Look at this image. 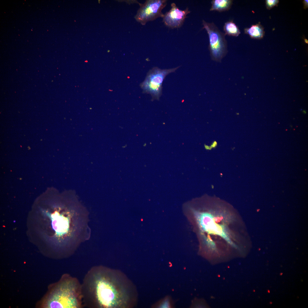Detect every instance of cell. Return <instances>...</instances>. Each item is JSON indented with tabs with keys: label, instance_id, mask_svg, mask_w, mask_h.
I'll list each match as a JSON object with an SVG mask.
<instances>
[{
	"label": "cell",
	"instance_id": "6da1fadb",
	"mask_svg": "<svg viewBox=\"0 0 308 308\" xmlns=\"http://www.w3.org/2000/svg\"><path fill=\"white\" fill-rule=\"evenodd\" d=\"M83 303L90 308H131L137 305V288L123 272L102 266L92 267L82 283Z\"/></svg>",
	"mask_w": 308,
	"mask_h": 308
},
{
	"label": "cell",
	"instance_id": "7a4b0ae2",
	"mask_svg": "<svg viewBox=\"0 0 308 308\" xmlns=\"http://www.w3.org/2000/svg\"><path fill=\"white\" fill-rule=\"evenodd\" d=\"M39 218L42 235L44 234L45 239L54 249L61 252L64 257L71 256L82 243L90 237L89 214L85 211H46L40 214Z\"/></svg>",
	"mask_w": 308,
	"mask_h": 308
},
{
	"label": "cell",
	"instance_id": "3957f363",
	"mask_svg": "<svg viewBox=\"0 0 308 308\" xmlns=\"http://www.w3.org/2000/svg\"><path fill=\"white\" fill-rule=\"evenodd\" d=\"M45 305L51 308L84 307L82 283L77 278L65 274L51 286Z\"/></svg>",
	"mask_w": 308,
	"mask_h": 308
},
{
	"label": "cell",
	"instance_id": "277c9868",
	"mask_svg": "<svg viewBox=\"0 0 308 308\" xmlns=\"http://www.w3.org/2000/svg\"><path fill=\"white\" fill-rule=\"evenodd\" d=\"M203 28L206 31L209 38L208 46L212 59L220 62L227 52V43L224 33L213 22L202 20Z\"/></svg>",
	"mask_w": 308,
	"mask_h": 308
},
{
	"label": "cell",
	"instance_id": "5b68a950",
	"mask_svg": "<svg viewBox=\"0 0 308 308\" xmlns=\"http://www.w3.org/2000/svg\"><path fill=\"white\" fill-rule=\"evenodd\" d=\"M179 67L161 69L154 67L148 72L141 86L143 92L150 94L153 99L159 100L162 93V83L166 76L175 72Z\"/></svg>",
	"mask_w": 308,
	"mask_h": 308
},
{
	"label": "cell",
	"instance_id": "8992f818",
	"mask_svg": "<svg viewBox=\"0 0 308 308\" xmlns=\"http://www.w3.org/2000/svg\"><path fill=\"white\" fill-rule=\"evenodd\" d=\"M196 217L199 226L203 231L208 234L218 236L228 244L236 248V245L230 238L228 231L224 225L219 224L218 218L213 214L207 212H196Z\"/></svg>",
	"mask_w": 308,
	"mask_h": 308
},
{
	"label": "cell",
	"instance_id": "52a82bcc",
	"mask_svg": "<svg viewBox=\"0 0 308 308\" xmlns=\"http://www.w3.org/2000/svg\"><path fill=\"white\" fill-rule=\"evenodd\" d=\"M167 4L166 0H148L140 7L135 16V20L144 25L148 22L159 17L163 18L164 14L162 11Z\"/></svg>",
	"mask_w": 308,
	"mask_h": 308
},
{
	"label": "cell",
	"instance_id": "ba28073f",
	"mask_svg": "<svg viewBox=\"0 0 308 308\" xmlns=\"http://www.w3.org/2000/svg\"><path fill=\"white\" fill-rule=\"evenodd\" d=\"M190 13L188 8L183 10L179 9L175 3L171 4V8L163 17V21L167 27L172 29L179 28L183 25L187 15Z\"/></svg>",
	"mask_w": 308,
	"mask_h": 308
},
{
	"label": "cell",
	"instance_id": "9c48e42d",
	"mask_svg": "<svg viewBox=\"0 0 308 308\" xmlns=\"http://www.w3.org/2000/svg\"><path fill=\"white\" fill-rule=\"evenodd\" d=\"M232 0H213L211 2L210 11H216L220 12L229 10L232 4Z\"/></svg>",
	"mask_w": 308,
	"mask_h": 308
},
{
	"label": "cell",
	"instance_id": "30bf717a",
	"mask_svg": "<svg viewBox=\"0 0 308 308\" xmlns=\"http://www.w3.org/2000/svg\"><path fill=\"white\" fill-rule=\"evenodd\" d=\"M244 32L251 38L257 39L262 38L264 33V28L260 23L252 25L249 28H245Z\"/></svg>",
	"mask_w": 308,
	"mask_h": 308
},
{
	"label": "cell",
	"instance_id": "8fae6325",
	"mask_svg": "<svg viewBox=\"0 0 308 308\" xmlns=\"http://www.w3.org/2000/svg\"><path fill=\"white\" fill-rule=\"evenodd\" d=\"M223 29L225 35H227L237 37L241 33L238 27L233 20H230L225 22L223 26Z\"/></svg>",
	"mask_w": 308,
	"mask_h": 308
},
{
	"label": "cell",
	"instance_id": "7c38bea8",
	"mask_svg": "<svg viewBox=\"0 0 308 308\" xmlns=\"http://www.w3.org/2000/svg\"><path fill=\"white\" fill-rule=\"evenodd\" d=\"M154 307L157 308H171L172 307L171 300L169 297L165 298L157 303Z\"/></svg>",
	"mask_w": 308,
	"mask_h": 308
},
{
	"label": "cell",
	"instance_id": "4fadbf2b",
	"mask_svg": "<svg viewBox=\"0 0 308 308\" xmlns=\"http://www.w3.org/2000/svg\"><path fill=\"white\" fill-rule=\"evenodd\" d=\"M279 2L277 0H267L266 1V5L267 9H270L276 5Z\"/></svg>",
	"mask_w": 308,
	"mask_h": 308
},
{
	"label": "cell",
	"instance_id": "5bb4252c",
	"mask_svg": "<svg viewBox=\"0 0 308 308\" xmlns=\"http://www.w3.org/2000/svg\"><path fill=\"white\" fill-rule=\"evenodd\" d=\"M304 8H307L308 7V0H304L303 1Z\"/></svg>",
	"mask_w": 308,
	"mask_h": 308
},
{
	"label": "cell",
	"instance_id": "9a60e30c",
	"mask_svg": "<svg viewBox=\"0 0 308 308\" xmlns=\"http://www.w3.org/2000/svg\"><path fill=\"white\" fill-rule=\"evenodd\" d=\"M304 40L305 42L306 43V44H308V40L307 39L304 38Z\"/></svg>",
	"mask_w": 308,
	"mask_h": 308
}]
</instances>
